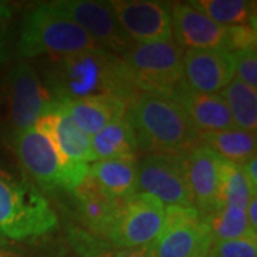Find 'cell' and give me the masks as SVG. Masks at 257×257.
<instances>
[{"label":"cell","instance_id":"6da1fadb","mask_svg":"<svg viewBox=\"0 0 257 257\" xmlns=\"http://www.w3.org/2000/svg\"><path fill=\"white\" fill-rule=\"evenodd\" d=\"M40 79L56 103L87 97H116L130 103L140 94L120 56L99 47L59 57H45Z\"/></svg>","mask_w":257,"mask_h":257},{"label":"cell","instance_id":"7a4b0ae2","mask_svg":"<svg viewBox=\"0 0 257 257\" xmlns=\"http://www.w3.org/2000/svg\"><path fill=\"white\" fill-rule=\"evenodd\" d=\"M126 119L146 155H184L199 146V133L182 106L163 94L142 92L130 101Z\"/></svg>","mask_w":257,"mask_h":257},{"label":"cell","instance_id":"3957f363","mask_svg":"<svg viewBox=\"0 0 257 257\" xmlns=\"http://www.w3.org/2000/svg\"><path fill=\"white\" fill-rule=\"evenodd\" d=\"M59 217L43 192L28 176L0 167V237L16 243L55 231Z\"/></svg>","mask_w":257,"mask_h":257},{"label":"cell","instance_id":"277c9868","mask_svg":"<svg viewBox=\"0 0 257 257\" xmlns=\"http://www.w3.org/2000/svg\"><path fill=\"white\" fill-rule=\"evenodd\" d=\"M25 175L45 192L72 193L89 175V165L64 159L52 140L36 126L9 140Z\"/></svg>","mask_w":257,"mask_h":257},{"label":"cell","instance_id":"5b68a950","mask_svg":"<svg viewBox=\"0 0 257 257\" xmlns=\"http://www.w3.org/2000/svg\"><path fill=\"white\" fill-rule=\"evenodd\" d=\"M99 47L82 28L50 9L47 3L26 13L20 25L18 55L25 59L69 56Z\"/></svg>","mask_w":257,"mask_h":257},{"label":"cell","instance_id":"8992f818","mask_svg":"<svg viewBox=\"0 0 257 257\" xmlns=\"http://www.w3.org/2000/svg\"><path fill=\"white\" fill-rule=\"evenodd\" d=\"M33 64L19 63L8 74L2 90V124L8 140L33 127L55 106Z\"/></svg>","mask_w":257,"mask_h":257},{"label":"cell","instance_id":"52a82bcc","mask_svg":"<svg viewBox=\"0 0 257 257\" xmlns=\"http://www.w3.org/2000/svg\"><path fill=\"white\" fill-rule=\"evenodd\" d=\"M173 40L183 50H219L237 53L246 49H256L254 26H223L204 16L187 3L170 6Z\"/></svg>","mask_w":257,"mask_h":257},{"label":"cell","instance_id":"ba28073f","mask_svg":"<svg viewBox=\"0 0 257 257\" xmlns=\"http://www.w3.org/2000/svg\"><path fill=\"white\" fill-rule=\"evenodd\" d=\"M183 52L172 39L133 43L121 59L140 92L170 97L183 84Z\"/></svg>","mask_w":257,"mask_h":257},{"label":"cell","instance_id":"9c48e42d","mask_svg":"<svg viewBox=\"0 0 257 257\" xmlns=\"http://www.w3.org/2000/svg\"><path fill=\"white\" fill-rule=\"evenodd\" d=\"M165 224V204L149 194L136 193L121 202L117 217L104 240L119 250L149 247Z\"/></svg>","mask_w":257,"mask_h":257},{"label":"cell","instance_id":"30bf717a","mask_svg":"<svg viewBox=\"0 0 257 257\" xmlns=\"http://www.w3.org/2000/svg\"><path fill=\"white\" fill-rule=\"evenodd\" d=\"M209 221L193 206H166V224L149 246L150 257H196L210 247Z\"/></svg>","mask_w":257,"mask_h":257},{"label":"cell","instance_id":"8fae6325","mask_svg":"<svg viewBox=\"0 0 257 257\" xmlns=\"http://www.w3.org/2000/svg\"><path fill=\"white\" fill-rule=\"evenodd\" d=\"M47 6L74 22L99 46L120 57L133 45V42L120 28L109 2L55 0L47 2Z\"/></svg>","mask_w":257,"mask_h":257},{"label":"cell","instance_id":"7c38bea8","mask_svg":"<svg viewBox=\"0 0 257 257\" xmlns=\"http://www.w3.org/2000/svg\"><path fill=\"white\" fill-rule=\"evenodd\" d=\"M138 193L165 206H193L182 155H146L138 162Z\"/></svg>","mask_w":257,"mask_h":257},{"label":"cell","instance_id":"4fadbf2b","mask_svg":"<svg viewBox=\"0 0 257 257\" xmlns=\"http://www.w3.org/2000/svg\"><path fill=\"white\" fill-rule=\"evenodd\" d=\"M192 204L209 221L221 209V157L209 147H193L182 155Z\"/></svg>","mask_w":257,"mask_h":257},{"label":"cell","instance_id":"5bb4252c","mask_svg":"<svg viewBox=\"0 0 257 257\" xmlns=\"http://www.w3.org/2000/svg\"><path fill=\"white\" fill-rule=\"evenodd\" d=\"M109 6L133 43L173 39L170 5L153 0H111Z\"/></svg>","mask_w":257,"mask_h":257},{"label":"cell","instance_id":"9a60e30c","mask_svg":"<svg viewBox=\"0 0 257 257\" xmlns=\"http://www.w3.org/2000/svg\"><path fill=\"white\" fill-rule=\"evenodd\" d=\"M236 74L234 55L219 50L183 52V84L193 92L220 93Z\"/></svg>","mask_w":257,"mask_h":257},{"label":"cell","instance_id":"2e32d148","mask_svg":"<svg viewBox=\"0 0 257 257\" xmlns=\"http://www.w3.org/2000/svg\"><path fill=\"white\" fill-rule=\"evenodd\" d=\"M35 126L52 140L64 159L86 165L94 162L90 136L74 124L59 103H55L50 111L40 117Z\"/></svg>","mask_w":257,"mask_h":257},{"label":"cell","instance_id":"e0dca14e","mask_svg":"<svg viewBox=\"0 0 257 257\" xmlns=\"http://www.w3.org/2000/svg\"><path fill=\"white\" fill-rule=\"evenodd\" d=\"M70 194L83 229L104 240L113 221L117 217L123 200H116L107 196L89 175Z\"/></svg>","mask_w":257,"mask_h":257},{"label":"cell","instance_id":"ac0fdd59","mask_svg":"<svg viewBox=\"0 0 257 257\" xmlns=\"http://www.w3.org/2000/svg\"><path fill=\"white\" fill-rule=\"evenodd\" d=\"M170 97L182 106L199 135L236 127L229 107L219 93L193 92L182 84Z\"/></svg>","mask_w":257,"mask_h":257},{"label":"cell","instance_id":"d6986e66","mask_svg":"<svg viewBox=\"0 0 257 257\" xmlns=\"http://www.w3.org/2000/svg\"><path fill=\"white\" fill-rule=\"evenodd\" d=\"M59 104L73 120L74 124L90 138L104 127L123 119L127 110L126 101L101 96Z\"/></svg>","mask_w":257,"mask_h":257},{"label":"cell","instance_id":"ffe728a7","mask_svg":"<svg viewBox=\"0 0 257 257\" xmlns=\"http://www.w3.org/2000/svg\"><path fill=\"white\" fill-rule=\"evenodd\" d=\"M138 162L136 156L97 160L89 166V177L107 196L126 200L138 193Z\"/></svg>","mask_w":257,"mask_h":257},{"label":"cell","instance_id":"44dd1931","mask_svg":"<svg viewBox=\"0 0 257 257\" xmlns=\"http://www.w3.org/2000/svg\"><path fill=\"white\" fill-rule=\"evenodd\" d=\"M199 143L209 147L221 159L236 165H243L247 159L256 155V133L239 127L200 133Z\"/></svg>","mask_w":257,"mask_h":257},{"label":"cell","instance_id":"7402d4cb","mask_svg":"<svg viewBox=\"0 0 257 257\" xmlns=\"http://www.w3.org/2000/svg\"><path fill=\"white\" fill-rule=\"evenodd\" d=\"M94 162L116 157L136 156L139 152L136 133L126 116L90 138Z\"/></svg>","mask_w":257,"mask_h":257},{"label":"cell","instance_id":"603a6c76","mask_svg":"<svg viewBox=\"0 0 257 257\" xmlns=\"http://www.w3.org/2000/svg\"><path fill=\"white\" fill-rule=\"evenodd\" d=\"M192 8L223 26H254L256 2L250 0H192Z\"/></svg>","mask_w":257,"mask_h":257},{"label":"cell","instance_id":"cb8c5ba5","mask_svg":"<svg viewBox=\"0 0 257 257\" xmlns=\"http://www.w3.org/2000/svg\"><path fill=\"white\" fill-rule=\"evenodd\" d=\"M229 107L236 127L247 132L257 130V89L233 77V80L219 93Z\"/></svg>","mask_w":257,"mask_h":257},{"label":"cell","instance_id":"d4e9b609","mask_svg":"<svg viewBox=\"0 0 257 257\" xmlns=\"http://www.w3.org/2000/svg\"><path fill=\"white\" fill-rule=\"evenodd\" d=\"M114 247L106 240L92 234L82 226L69 224L66 229V246L59 257H113Z\"/></svg>","mask_w":257,"mask_h":257},{"label":"cell","instance_id":"484cf974","mask_svg":"<svg viewBox=\"0 0 257 257\" xmlns=\"http://www.w3.org/2000/svg\"><path fill=\"white\" fill-rule=\"evenodd\" d=\"M207 257H257V237L211 240Z\"/></svg>","mask_w":257,"mask_h":257},{"label":"cell","instance_id":"4316f807","mask_svg":"<svg viewBox=\"0 0 257 257\" xmlns=\"http://www.w3.org/2000/svg\"><path fill=\"white\" fill-rule=\"evenodd\" d=\"M234 67L239 80L257 89V53L256 49H246L234 53Z\"/></svg>","mask_w":257,"mask_h":257},{"label":"cell","instance_id":"83f0119b","mask_svg":"<svg viewBox=\"0 0 257 257\" xmlns=\"http://www.w3.org/2000/svg\"><path fill=\"white\" fill-rule=\"evenodd\" d=\"M240 167L247 180L251 194H257V155H253L250 159H247L243 165H240Z\"/></svg>","mask_w":257,"mask_h":257},{"label":"cell","instance_id":"f1b7e54d","mask_svg":"<svg viewBox=\"0 0 257 257\" xmlns=\"http://www.w3.org/2000/svg\"><path fill=\"white\" fill-rule=\"evenodd\" d=\"M246 217H247L248 226L254 233H257V194L250 197L246 207Z\"/></svg>","mask_w":257,"mask_h":257},{"label":"cell","instance_id":"f546056e","mask_svg":"<svg viewBox=\"0 0 257 257\" xmlns=\"http://www.w3.org/2000/svg\"><path fill=\"white\" fill-rule=\"evenodd\" d=\"M0 257H25L12 241L0 237Z\"/></svg>","mask_w":257,"mask_h":257},{"label":"cell","instance_id":"4dcf8cb0","mask_svg":"<svg viewBox=\"0 0 257 257\" xmlns=\"http://www.w3.org/2000/svg\"><path fill=\"white\" fill-rule=\"evenodd\" d=\"M113 257H150L147 248H127V250H116Z\"/></svg>","mask_w":257,"mask_h":257},{"label":"cell","instance_id":"1f68e13d","mask_svg":"<svg viewBox=\"0 0 257 257\" xmlns=\"http://www.w3.org/2000/svg\"><path fill=\"white\" fill-rule=\"evenodd\" d=\"M8 59V36L6 30L0 26V66Z\"/></svg>","mask_w":257,"mask_h":257},{"label":"cell","instance_id":"d6a6232c","mask_svg":"<svg viewBox=\"0 0 257 257\" xmlns=\"http://www.w3.org/2000/svg\"><path fill=\"white\" fill-rule=\"evenodd\" d=\"M12 15H13V9H12L9 2L0 0V23H3L8 19L12 18Z\"/></svg>","mask_w":257,"mask_h":257},{"label":"cell","instance_id":"836d02e7","mask_svg":"<svg viewBox=\"0 0 257 257\" xmlns=\"http://www.w3.org/2000/svg\"><path fill=\"white\" fill-rule=\"evenodd\" d=\"M196 257H207V251H203V253H200L199 256H196Z\"/></svg>","mask_w":257,"mask_h":257}]
</instances>
